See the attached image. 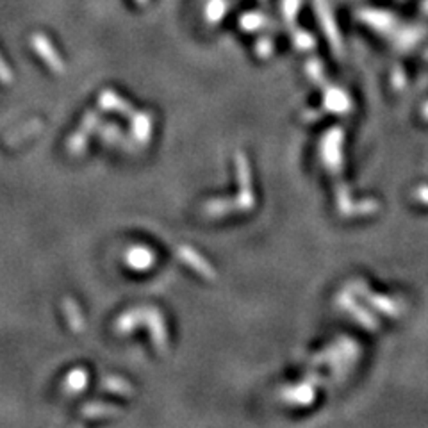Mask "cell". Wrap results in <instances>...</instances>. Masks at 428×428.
Returning a JSON list of instances; mask_svg holds the SVG:
<instances>
[{"instance_id": "1", "label": "cell", "mask_w": 428, "mask_h": 428, "mask_svg": "<svg viewBox=\"0 0 428 428\" xmlns=\"http://www.w3.org/2000/svg\"><path fill=\"white\" fill-rule=\"evenodd\" d=\"M32 47H34V50L41 55V60H45V63H47L52 70L63 71L64 68L63 61H61L60 54L55 52V48L52 47L50 40H48L47 36L43 34L32 36Z\"/></svg>"}, {"instance_id": "2", "label": "cell", "mask_w": 428, "mask_h": 428, "mask_svg": "<svg viewBox=\"0 0 428 428\" xmlns=\"http://www.w3.org/2000/svg\"><path fill=\"white\" fill-rule=\"evenodd\" d=\"M127 263L132 268H138V270L143 268V270H145V268H149L150 264L153 263L152 251H149L146 248H134V250L130 251V256L127 257Z\"/></svg>"}, {"instance_id": "3", "label": "cell", "mask_w": 428, "mask_h": 428, "mask_svg": "<svg viewBox=\"0 0 428 428\" xmlns=\"http://www.w3.org/2000/svg\"><path fill=\"white\" fill-rule=\"evenodd\" d=\"M227 11V0H211L205 9L209 22H218Z\"/></svg>"}, {"instance_id": "4", "label": "cell", "mask_w": 428, "mask_h": 428, "mask_svg": "<svg viewBox=\"0 0 428 428\" xmlns=\"http://www.w3.org/2000/svg\"><path fill=\"white\" fill-rule=\"evenodd\" d=\"M0 79H4V81H9L11 79V74H9V68L6 67L4 61L0 60Z\"/></svg>"}, {"instance_id": "5", "label": "cell", "mask_w": 428, "mask_h": 428, "mask_svg": "<svg viewBox=\"0 0 428 428\" xmlns=\"http://www.w3.org/2000/svg\"><path fill=\"white\" fill-rule=\"evenodd\" d=\"M136 2H138V4H146L149 0H136Z\"/></svg>"}]
</instances>
